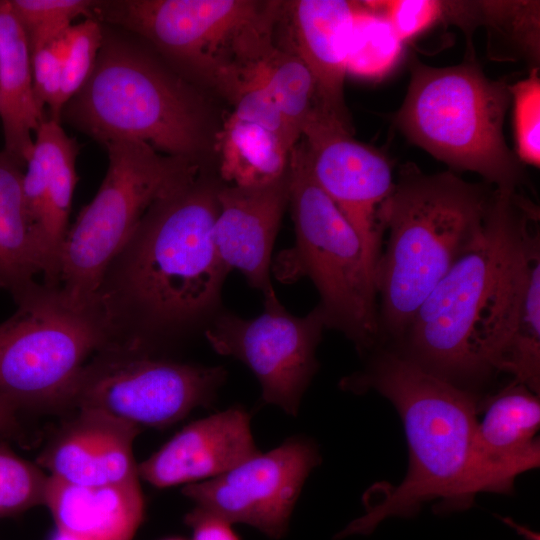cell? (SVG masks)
I'll return each mask as SVG.
<instances>
[{
	"label": "cell",
	"mask_w": 540,
	"mask_h": 540,
	"mask_svg": "<svg viewBox=\"0 0 540 540\" xmlns=\"http://www.w3.org/2000/svg\"><path fill=\"white\" fill-rule=\"evenodd\" d=\"M222 182L201 166L183 175L110 261L93 302L108 346L164 356L203 333L222 309L229 272L213 240Z\"/></svg>",
	"instance_id": "obj_1"
},
{
	"label": "cell",
	"mask_w": 540,
	"mask_h": 540,
	"mask_svg": "<svg viewBox=\"0 0 540 540\" xmlns=\"http://www.w3.org/2000/svg\"><path fill=\"white\" fill-rule=\"evenodd\" d=\"M367 359L362 370L339 385L355 394L373 390L391 402L404 426L409 465L402 482L367 502L365 513L336 538L368 535L382 521L412 517L433 500L438 513L462 511L478 493H495L475 448L483 396L423 371L390 348H379Z\"/></svg>",
	"instance_id": "obj_2"
},
{
	"label": "cell",
	"mask_w": 540,
	"mask_h": 540,
	"mask_svg": "<svg viewBox=\"0 0 540 540\" xmlns=\"http://www.w3.org/2000/svg\"><path fill=\"white\" fill-rule=\"evenodd\" d=\"M406 164L380 209L387 233L374 271L382 347L403 336L415 312L484 228L494 189Z\"/></svg>",
	"instance_id": "obj_3"
},
{
	"label": "cell",
	"mask_w": 540,
	"mask_h": 540,
	"mask_svg": "<svg viewBox=\"0 0 540 540\" xmlns=\"http://www.w3.org/2000/svg\"><path fill=\"white\" fill-rule=\"evenodd\" d=\"M103 27L93 71L63 107L61 121L103 146L136 140L162 154L201 164L210 142L202 96L130 33Z\"/></svg>",
	"instance_id": "obj_4"
},
{
	"label": "cell",
	"mask_w": 540,
	"mask_h": 540,
	"mask_svg": "<svg viewBox=\"0 0 540 540\" xmlns=\"http://www.w3.org/2000/svg\"><path fill=\"white\" fill-rule=\"evenodd\" d=\"M283 1H95L93 17L138 36L186 79L231 102L276 45Z\"/></svg>",
	"instance_id": "obj_5"
},
{
	"label": "cell",
	"mask_w": 540,
	"mask_h": 540,
	"mask_svg": "<svg viewBox=\"0 0 540 540\" xmlns=\"http://www.w3.org/2000/svg\"><path fill=\"white\" fill-rule=\"evenodd\" d=\"M531 201L494 189L484 228L418 307L401 339L387 347L423 371L484 396L492 374L479 345L514 230Z\"/></svg>",
	"instance_id": "obj_6"
},
{
	"label": "cell",
	"mask_w": 540,
	"mask_h": 540,
	"mask_svg": "<svg viewBox=\"0 0 540 540\" xmlns=\"http://www.w3.org/2000/svg\"><path fill=\"white\" fill-rule=\"evenodd\" d=\"M395 123L407 139L453 169L475 172L503 193L526 183L523 163L506 143L509 85L485 75L475 55L434 67L411 61Z\"/></svg>",
	"instance_id": "obj_7"
},
{
	"label": "cell",
	"mask_w": 540,
	"mask_h": 540,
	"mask_svg": "<svg viewBox=\"0 0 540 540\" xmlns=\"http://www.w3.org/2000/svg\"><path fill=\"white\" fill-rule=\"evenodd\" d=\"M288 171L295 244L279 256L274 273L284 282L309 278L326 328L367 357L383 344L374 271L362 241L316 182L302 139L291 150Z\"/></svg>",
	"instance_id": "obj_8"
},
{
	"label": "cell",
	"mask_w": 540,
	"mask_h": 540,
	"mask_svg": "<svg viewBox=\"0 0 540 540\" xmlns=\"http://www.w3.org/2000/svg\"><path fill=\"white\" fill-rule=\"evenodd\" d=\"M14 301L17 310L0 323V397L21 410L63 408L89 357L109 345L102 316L45 284Z\"/></svg>",
	"instance_id": "obj_9"
},
{
	"label": "cell",
	"mask_w": 540,
	"mask_h": 540,
	"mask_svg": "<svg viewBox=\"0 0 540 540\" xmlns=\"http://www.w3.org/2000/svg\"><path fill=\"white\" fill-rule=\"evenodd\" d=\"M105 177L69 227L60 260V290L72 305H93L102 276L149 206L201 164L162 154L136 140L104 146Z\"/></svg>",
	"instance_id": "obj_10"
},
{
	"label": "cell",
	"mask_w": 540,
	"mask_h": 540,
	"mask_svg": "<svg viewBox=\"0 0 540 540\" xmlns=\"http://www.w3.org/2000/svg\"><path fill=\"white\" fill-rule=\"evenodd\" d=\"M226 377L222 366L108 346L84 365L63 408L94 409L138 427L164 428L212 405Z\"/></svg>",
	"instance_id": "obj_11"
},
{
	"label": "cell",
	"mask_w": 540,
	"mask_h": 540,
	"mask_svg": "<svg viewBox=\"0 0 540 540\" xmlns=\"http://www.w3.org/2000/svg\"><path fill=\"white\" fill-rule=\"evenodd\" d=\"M324 328L318 306L305 316H295L275 296L264 299L263 313L250 319L222 308L203 335L216 353L231 356L252 371L265 403L295 416L319 367L316 349Z\"/></svg>",
	"instance_id": "obj_12"
},
{
	"label": "cell",
	"mask_w": 540,
	"mask_h": 540,
	"mask_svg": "<svg viewBox=\"0 0 540 540\" xmlns=\"http://www.w3.org/2000/svg\"><path fill=\"white\" fill-rule=\"evenodd\" d=\"M532 202L510 240L483 325L479 354L487 370L503 372L540 394V234Z\"/></svg>",
	"instance_id": "obj_13"
},
{
	"label": "cell",
	"mask_w": 540,
	"mask_h": 540,
	"mask_svg": "<svg viewBox=\"0 0 540 540\" xmlns=\"http://www.w3.org/2000/svg\"><path fill=\"white\" fill-rule=\"evenodd\" d=\"M319 463L318 448L311 440L290 438L217 477L187 484L181 492L203 512L280 539L304 482Z\"/></svg>",
	"instance_id": "obj_14"
},
{
	"label": "cell",
	"mask_w": 540,
	"mask_h": 540,
	"mask_svg": "<svg viewBox=\"0 0 540 540\" xmlns=\"http://www.w3.org/2000/svg\"><path fill=\"white\" fill-rule=\"evenodd\" d=\"M301 139L316 182L358 234L375 271L385 234L380 209L395 186L391 162L318 108L306 122Z\"/></svg>",
	"instance_id": "obj_15"
},
{
	"label": "cell",
	"mask_w": 540,
	"mask_h": 540,
	"mask_svg": "<svg viewBox=\"0 0 540 540\" xmlns=\"http://www.w3.org/2000/svg\"><path fill=\"white\" fill-rule=\"evenodd\" d=\"M79 145L47 117L35 132L23 173V194L46 286L60 288V260L78 181Z\"/></svg>",
	"instance_id": "obj_16"
},
{
	"label": "cell",
	"mask_w": 540,
	"mask_h": 540,
	"mask_svg": "<svg viewBox=\"0 0 540 540\" xmlns=\"http://www.w3.org/2000/svg\"><path fill=\"white\" fill-rule=\"evenodd\" d=\"M213 240L227 269L240 271L248 284L276 296L270 270L271 255L283 213L289 204V171L278 180L261 186H236L222 182Z\"/></svg>",
	"instance_id": "obj_17"
},
{
	"label": "cell",
	"mask_w": 540,
	"mask_h": 540,
	"mask_svg": "<svg viewBox=\"0 0 540 540\" xmlns=\"http://www.w3.org/2000/svg\"><path fill=\"white\" fill-rule=\"evenodd\" d=\"M356 5L348 0L283 1L280 19L287 28L283 45L314 79L318 109L351 131L344 81Z\"/></svg>",
	"instance_id": "obj_18"
},
{
	"label": "cell",
	"mask_w": 540,
	"mask_h": 540,
	"mask_svg": "<svg viewBox=\"0 0 540 540\" xmlns=\"http://www.w3.org/2000/svg\"><path fill=\"white\" fill-rule=\"evenodd\" d=\"M258 452L250 415L234 406L186 425L137 471L151 485L168 488L212 479Z\"/></svg>",
	"instance_id": "obj_19"
},
{
	"label": "cell",
	"mask_w": 540,
	"mask_h": 540,
	"mask_svg": "<svg viewBox=\"0 0 540 540\" xmlns=\"http://www.w3.org/2000/svg\"><path fill=\"white\" fill-rule=\"evenodd\" d=\"M140 427L94 409H77L38 458L49 476L80 486L139 477L133 442Z\"/></svg>",
	"instance_id": "obj_20"
},
{
	"label": "cell",
	"mask_w": 540,
	"mask_h": 540,
	"mask_svg": "<svg viewBox=\"0 0 540 540\" xmlns=\"http://www.w3.org/2000/svg\"><path fill=\"white\" fill-rule=\"evenodd\" d=\"M482 419L475 431L476 452L495 493L510 495L516 477L540 463L539 395L512 380L479 403Z\"/></svg>",
	"instance_id": "obj_21"
},
{
	"label": "cell",
	"mask_w": 540,
	"mask_h": 540,
	"mask_svg": "<svg viewBox=\"0 0 540 540\" xmlns=\"http://www.w3.org/2000/svg\"><path fill=\"white\" fill-rule=\"evenodd\" d=\"M139 479L80 486L48 475L43 504L59 530L84 540H133L145 513Z\"/></svg>",
	"instance_id": "obj_22"
},
{
	"label": "cell",
	"mask_w": 540,
	"mask_h": 540,
	"mask_svg": "<svg viewBox=\"0 0 540 540\" xmlns=\"http://www.w3.org/2000/svg\"><path fill=\"white\" fill-rule=\"evenodd\" d=\"M47 117L34 93L26 34L10 0H0V118L4 151L22 166L33 149L32 133Z\"/></svg>",
	"instance_id": "obj_23"
},
{
	"label": "cell",
	"mask_w": 540,
	"mask_h": 540,
	"mask_svg": "<svg viewBox=\"0 0 540 540\" xmlns=\"http://www.w3.org/2000/svg\"><path fill=\"white\" fill-rule=\"evenodd\" d=\"M22 165L0 151V289L13 298L40 274L24 194Z\"/></svg>",
	"instance_id": "obj_24"
},
{
	"label": "cell",
	"mask_w": 540,
	"mask_h": 540,
	"mask_svg": "<svg viewBox=\"0 0 540 540\" xmlns=\"http://www.w3.org/2000/svg\"><path fill=\"white\" fill-rule=\"evenodd\" d=\"M219 177L250 187L272 183L288 171L291 151L283 140L261 125L230 114L217 135Z\"/></svg>",
	"instance_id": "obj_25"
},
{
	"label": "cell",
	"mask_w": 540,
	"mask_h": 540,
	"mask_svg": "<svg viewBox=\"0 0 540 540\" xmlns=\"http://www.w3.org/2000/svg\"><path fill=\"white\" fill-rule=\"evenodd\" d=\"M256 72L278 107L293 148L317 108L314 79L297 54L277 43Z\"/></svg>",
	"instance_id": "obj_26"
},
{
	"label": "cell",
	"mask_w": 540,
	"mask_h": 540,
	"mask_svg": "<svg viewBox=\"0 0 540 540\" xmlns=\"http://www.w3.org/2000/svg\"><path fill=\"white\" fill-rule=\"evenodd\" d=\"M539 6V1H475V25L486 27L494 58L524 59L539 68Z\"/></svg>",
	"instance_id": "obj_27"
},
{
	"label": "cell",
	"mask_w": 540,
	"mask_h": 540,
	"mask_svg": "<svg viewBox=\"0 0 540 540\" xmlns=\"http://www.w3.org/2000/svg\"><path fill=\"white\" fill-rule=\"evenodd\" d=\"M404 43L370 1H357L348 46L347 74L366 80L388 75L400 61Z\"/></svg>",
	"instance_id": "obj_28"
},
{
	"label": "cell",
	"mask_w": 540,
	"mask_h": 540,
	"mask_svg": "<svg viewBox=\"0 0 540 540\" xmlns=\"http://www.w3.org/2000/svg\"><path fill=\"white\" fill-rule=\"evenodd\" d=\"M34 52L62 37L74 19L93 18L91 0H10Z\"/></svg>",
	"instance_id": "obj_29"
},
{
	"label": "cell",
	"mask_w": 540,
	"mask_h": 540,
	"mask_svg": "<svg viewBox=\"0 0 540 540\" xmlns=\"http://www.w3.org/2000/svg\"><path fill=\"white\" fill-rule=\"evenodd\" d=\"M48 475L0 443V519L43 504Z\"/></svg>",
	"instance_id": "obj_30"
},
{
	"label": "cell",
	"mask_w": 540,
	"mask_h": 540,
	"mask_svg": "<svg viewBox=\"0 0 540 540\" xmlns=\"http://www.w3.org/2000/svg\"><path fill=\"white\" fill-rule=\"evenodd\" d=\"M103 23L85 18L64 35L63 77L60 103L65 104L82 88L96 63L103 42Z\"/></svg>",
	"instance_id": "obj_31"
},
{
	"label": "cell",
	"mask_w": 540,
	"mask_h": 540,
	"mask_svg": "<svg viewBox=\"0 0 540 540\" xmlns=\"http://www.w3.org/2000/svg\"><path fill=\"white\" fill-rule=\"evenodd\" d=\"M513 102L514 134L518 159L534 167L540 166V77L539 68L509 85Z\"/></svg>",
	"instance_id": "obj_32"
},
{
	"label": "cell",
	"mask_w": 540,
	"mask_h": 540,
	"mask_svg": "<svg viewBox=\"0 0 540 540\" xmlns=\"http://www.w3.org/2000/svg\"><path fill=\"white\" fill-rule=\"evenodd\" d=\"M64 35L31 53L32 79L36 99L42 108L48 107V117L60 123Z\"/></svg>",
	"instance_id": "obj_33"
},
{
	"label": "cell",
	"mask_w": 540,
	"mask_h": 540,
	"mask_svg": "<svg viewBox=\"0 0 540 540\" xmlns=\"http://www.w3.org/2000/svg\"><path fill=\"white\" fill-rule=\"evenodd\" d=\"M370 2L385 16L403 43L421 35L443 19V1L439 0Z\"/></svg>",
	"instance_id": "obj_34"
},
{
	"label": "cell",
	"mask_w": 540,
	"mask_h": 540,
	"mask_svg": "<svg viewBox=\"0 0 540 540\" xmlns=\"http://www.w3.org/2000/svg\"><path fill=\"white\" fill-rule=\"evenodd\" d=\"M256 71L249 81L242 85L231 101L234 108L231 114L237 118L261 125L276 134L291 151L293 148L289 143L278 107Z\"/></svg>",
	"instance_id": "obj_35"
},
{
	"label": "cell",
	"mask_w": 540,
	"mask_h": 540,
	"mask_svg": "<svg viewBox=\"0 0 540 540\" xmlns=\"http://www.w3.org/2000/svg\"><path fill=\"white\" fill-rule=\"evenodd\" d=\"M185 522L192 529V540H240L231 523L195 507Z\"/></svg>",
	"instance_id": "obj_36"
},
{
	"label": "cell",
	"mask_w": 540,
	"mask_h": 540,
	"mask_svg": "<svg viewBox=\"0 0 540 540\" xmlns=\"http://www.w3.org/2000/svg\"><path fill=\"white\" fill-rule=\"evenodd\" d=\"M21 409L0 397V436L16 437L21 430Z\"/></svg>",
	"instance_id": "obj_37"
},
{
	"label": "cell",
	"mask_w": 540,
	"mask_h": 540,
	"mask_svg": "<svg viewBox=\"0 0 540 540\" xmlns=\"http://www.w3.org/2000/svg\"><path fill=\"white\" fill-rule=\"evenodd\" d=\"M51 540H84V539L57 529V531L52 536Z\"/></svg>",
	"instance_id": "obj_38"
},
{
	"label": "cell",
	"mask_w": 540,
	"mask_h": 540,
	"mask_svg": "<svg viewBox=\"0 0 540 540\" xmlns=\"http://www.w3.org/2000/svg\"><path fill=\"white\" fill-rule=\"evenodd\" d=\"M166 540H183V539H180V538H169V539H166Z\"/></svg>",
	"instance_id": "obj_39"
}]
</instances>
